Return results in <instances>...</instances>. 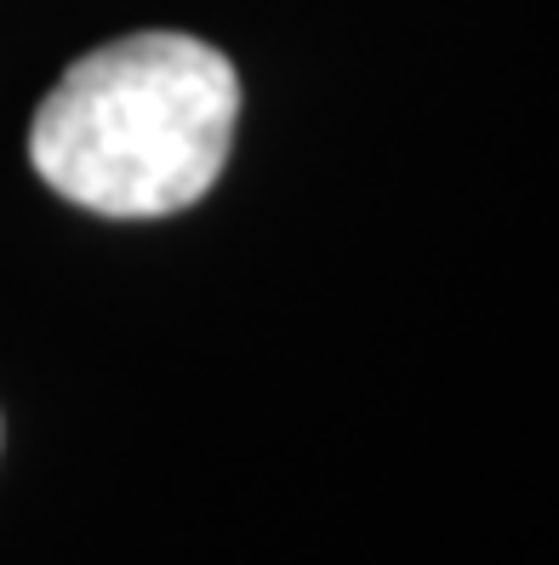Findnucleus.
Wrapping results in <instances>:
<instances>
[{
	"instance_id": "nucleus-1",
	"label": "nucleus",
	"mask_w": 559,
	"mask_h": 565,
	"mask_svg": "<svg viewBox=\"0 0 559 565\" xmlns=\"http://www.w3.org/2000/svg\"><path fill=\"white\" fill-rule=\"evenodd\" d=\"M240 75L194 35H126L69 63L35 109L29 160L97 217H172L223 178Z\"/></svg>"
}]
</instances>
